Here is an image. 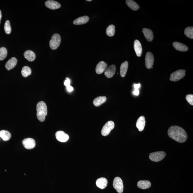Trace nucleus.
Masks as SVG:
<instances>
[{
    "instance_id": "obj_1",
    "label": "nucleus",
    "mask_w": 193,
    "mask_h": 193,
    "mask_svg": "<svg viewBox=\"0 0 193 193\" xmlns=\"http://www.w3.org/2000/svg\"><path fill=\"white\" fill-rule=\"evenodd\" d=\"M168 135L170 138L179 143L185 142L188 137L184 129L177 126H171L168 131Z\"/></svg>"
},
{
    "instance_id": "obj_2",
    "label": "nucleus",
    "mask_w": 193,
    "mask_h": 193,
    "mask_svg": "<svg viewBox=\"0 0 193 193\" xmlns=\"http://www.w3.org/2000/svg\"><path fill=\"white\" fill-rule=\"evenodd\" d=\"M37 111L38 119L40 122L44 121L47 114V106L44 102L40 101L38 103Z\"/></svg>"
},
{
    "instance_id": "obj_3",
    "label": "nucleus",
    "mask_w": 193,
    "mask_h": 193,
    "mask_svg": "<svg viewBox=\"0 0 193 193\" xmlns=\"http://www.w3.org/2000/svg\"><path fill=\"white\" fill-rule=\"evenodd\" d=\"M61 37L59 34L56 33L53 35L50 42V47L51 49H57L61 44Z\"/></svg>"
},
{
    "instance_id": "obj_4",
    "label": "nucleus",
    "mask_w": 193,
    "mask_h": 193,
    "mask_svg": "<svg viewBox=\"0 0 193 193\" xmlns=\"http://www.w3.org/2000/svg\"><path fill=\"white\" fill-rule=\"evenodd\" d=\"M185 72L186 71L184 69L176 71L171 75L170 80L173 82H176L180 80L185 76Z\"/></svg>"
},
{
    "instance_id": "obj_5",
    "label": "nucleus",
    "mask_w": 193,
    "mask_h": 193,
    "mask_svg": "<svg viewBox=\"0 0 193 193\" xmlns=\"http://www.w3.org/2000/svg\"><path fill=\"white\" fill-rule=\"evenodd\" d=\"M149 158L151 161L153 162H159L163 160L165 157V152L163 151H159L149 153Z\"/></svg>"
},
{
    "instance_id": "obj_6",
    "label": "nucleus",
    "mask_w": 193,
    "mask_h": 193,
    "mask_svg": "<svg viewBox=\"0 0 193 193\" xmlns=\"http://www.w3.org/2000/svg\"><path fill=\"white\" fill-rule=\"evenodd\" d=\"M114 124L112 121H109L103 126L101 131L102 135L104 136H107L110 134L111 131L114 128Z\"/></svg>"
},
{
    "instance_id": "obj_7",
    "label": "nucleus",
    "mask_w": 193,
    "mask_h": 193,
    "mask_svg": "<svg viewBox=\"0 0 193 193\" xmlns=\"http://www.w3.org/2000/svg\"><path fill=\"white\" fill-rule=\"evenodd\" d=\"M113 187L119 193H122L124 190L122 180L119 177H116L113 182Z\"/></svg>"
},
{
    "instance_id": "obj_8",
    "label": "nucleus",
    "mask_w": 193,
    "mask_h": 193,
    "mask_svg": "<svg viewBox=\"0 0 193 193\" xmlns=\"http://www.w3.org/2000/svg\"><path fill=\"white\" fill-rule=\"evenodd\" d=\"M154 58L153 54L151 53L148 52L147 53L145 57V65L148 69L153 68Z\"/></svg>"
},
{
    "instance_id": "obj_9",
    "label": "nucleus",
    "mask_w": 193,
    "mask_h": 193,
    "mask_svg": "<svg viewBox=\"0 0 193 193\" xmlns=\"http://www.w3.org/2000/svg\"><path fill=\"white\" fill-rule=\"evenodd\" d=\"M24 146L26 149H33L36 146V142L32 138H26L22 142Z\"/></svg>"
},
{
    "instance_id": "obj_10",
    "label": "nucleus",
    "mask_w": 193,
    "mask_h": 193,
    "mask_svg": "<svg viewBox=\"0 0 193 193\" xmlns=\"http://www.w3.org/2000/svg\"><path fill=\"white\" fill-rule=\"evenodd\" d=\"M56 136L57 139L61 142H67L69 138V135L68 134L62 131H57L56 133Z\"/></svg>"
},
{
    "instance_id": "obj_11",
    "label": "nucleus",
    "mask_w": 193,
    "mask_h": 193,
    "mask_svg": "<svg viewBox=\"0 0 193 193\" xmlns=\"http://www.w3.org/2000/svg\"><path fill=\"white\" fill-rule=\"evenodd\" d=\"M116 71V66L112 64L106 68L104 71V75L108 78H112L115 74Z\"/></svg>"
},
{
    "instance_id": "obj_12",
    "label": "nucleus",
    "mask_w": 193,
    "mask_h": 193,
    "mask_svg": "<svg viewBox=\"0 0 193 193\" xmlns=\"http://www.w3.org/2000/svg\"><path fill=\"white\" fill-rule=\"evenodd\" d=\"M45 4L47 8L52 10L59 9L61 7L60 3L54 1H46Z\"/></svg>"
},
{
    "instance_id": "obj_13",
    "label": "nucleus",
    "mask_w": 193,
    "mask_h": 193,
    "mask_svg": "<svg viewBox=\"0 0 193 193\" xmlns=\"http://www.w3.org/2000/svg\"><path fill=\"white\" fill-rule=\"evenodd\" d=\"M107 64L104 61H100L96 67V72L98 74L102 73L107 67Z\"/></svg>"
},
{
    "instance_id": "obj_14",
    "label": "nucleus",
    "mask_w": 193,
    "mask_h": 193,
    "mask_svg": "<svg viewBox=\"0 0 193 193\" xmlns=\"http://www.w3.org/2000/svg\"><path fill=\"white\" fill-rule=\"evenodd\" d=\"M146 120L145 117L141 116L138 118L136 122V127L140 132L143 131L145 128Z\"/></svg>"
},
{
    "instance_id": "obj_15",
    "label": "nucleus",
    "mask_w": 193,
    "mask_h": 193,
    "mask_svg": "<svg viewBox=\"0 0 193 193\" xmlns=\"http://www.w3.org/2000/svg\"><path fill=\"white\" fill-rule=\"evenodd\" d=\"M134 48L136 55L138 57H141L142 53V46L139 40H135L134 43Z\"/></svg>"
},
{
    "instance_id": "obj_16",
    "label": "nucleus",
    "mask_w": 193,
    "mask_h": 193,
    "mask_svg": "<svg viewBox=\"0 0 193 193\" xmlns=\"http://www.w3.org/2000/svg\"><path fill=\"white\" fill-rule=\"evenodd\" d=\"M17 63V59L15 57H12L6 63L5 65V68L8 70H10L15 67Z\"/></svg>"
},
{
    "instance_id": "obj_17",
    "label": "nucleus",
    "mask_w": 193,
    "mask_h": 193,
    "mask_svg": "<svg viewBox=\"0 0 193 193\" xmlns=\"http://www.w3.org/2000/svg\"><path fill=\"white\" fill-rule=\"evenodd\" d=\"M108 181L107 179L104 177L98 179L96 180V184L98 188L103 189L107 187Z\"/></svg>"
},
{
    "instance_id": "obj_18",
    "label": "nucleus",
    "mask_w": 193,
    "mask_h": 193,
    "mask_svg": "<svg viewBox=\"0 0 193 193\" xmlns=\"http://www.w3.org/2000/svg\"><path fill=\"white\" fill-rule=\"evenodd\" d=\"M173 46L174 48L178 51L186 52L188 50V48L186 46L178 42H174L173 43Z\"/></svg>"
},
{
    "instance_id": "obj_19",
    "label": "nucleus",
    "mask_w": 193,
    "mask_h": 193,
    "mask_svg": "<svg viewBox=\"0 0 193 193\" xmlns=\"http://www.w3.org/2000/svg\"><path fill=\"white\" fill-rule=\"evenodd\" d=\"M142 32L146 40L148 41H152L153 39V34L151 30L149 29L144 28L142 29Z\"/></svg>"
},
{
    "instance_id": "obj_20",
    "label": "nucleus",
    "mask_w": 193,
    "mask_h": 193,
    "mask_svg": "<svg viewBox=\"0 0 193 193\" xmlns=\"http://www.w3.org/2000/svg\"><path fill=\"white\" fill-rule=\"evenodd\" d=\"M89 17L87 16H84L77 18L74 20L73 23L75 25L85 24L88 23L89 20Z\"/></svg>"
},
{
    "instance_id": "obj_21",
    "label": "nucleus",
    "mask_w": 193,
    "mask_h": 193,
    "mask_svg": "<svg viewBox=\"0 0 193 193\" xmlns=\"http://www.w3.org/2000/svg\"><path fill=\"white\" fill-rule=\"evenodd\" d=\"M24 56L25 58L29 61H34L36 57L35 53L30 50H27L25 52Z\"/></svg>"
},
{
    "instance_id": "obj_22",
    "label": "nucleus",
    "mask_w": 193,
    "mask_h": 193,
    "mask_svg": "<svg viewBox=\"0 0 193 193\" xmlns=\"http://www.w3.org/2000/svg\"><path fill=\"white\" fill-rule=\"evenodd\" d=\"M128 61H126L122 63L120 67V75L122 77H124L126 74L128 70Z\"/></svg>"
},
{
    "instance_id": "obj_23",
    "label": "nucleus",
    "mask_w": 193,
    "mask_h": 193,
    "mask_svg": "<svg viewBox=\"0 0 193 193\" xmlns=\"http://www.w3.org/2000/svg\"><path fill=\"white\" fill-rule=\"evenodd\" d=\"M137 186L139 188L142 189H146L149 188L151 186V183L150 181H138Z\"/></svg>"
},
{
    "instance_id": "obj_24",
    "label": "nucleus",
    "mask_w": 193,
    "mask_h": 193,
    "mask_svg": "<svg viewBox=\"0 0 193 193\" xmlns=\"http://www.w3.org/2000/svg\"><path fill=\"white\" fill-rule=\"evenodd\" d=\"M107 100V98L105 96H100L96 97L93 100L94 105L96 107H98L100 105L104 103Z\"/></svg>"
},
{
    "instance_id": "obj_25",
    "label": "nucleus",
    "mask_w": 193,
    "mask_h": 193,
    "mask_svg": "<svg viewBox=\"0 0 193 193\" xmlns=\"http://www.w3.org/2000/svg\"><path fill=\"white\" fill-rule=\"evenodd\" d=\"M126 3L127 6L132 10L136 11L139 9V5L132 0H127L126 1Z\"/></svg>"
},
{
    "instance_id": "obj_26",
    "label": "nucleus",
    "mask_w": 193,
    "mask_h": 193,
    "mask_svg": "<svg viewBox=\"0 0 193 193\" xmlns=\"http://www.w3.org/2000/svg\"><path fill=\"white\" fill-rule=\"evenodd\" d=\"M0 137L5 141H8L10 139L11 135L7 131L1 130L0 131Z\"/></svg>"
},
{
    "instance_id": "obj_27",
    "label": "nucleus",
    "mask_w": 193,
    "mask_h": 193,
    "mask_svg": "<svg viewBox=\"0 0 193 193\" xmlns=\"http://www.w3.org/2000/svg\"><path fill=\"white\" fill-rule=\"evenodd\" d=\"M115 26L114 25H110L106 29V33L108 36L112 37L115 34Z\"/></svg>"
},
{
    "instance_id": "obj_28",
    "label": "nucleus",
    "mask_w": 193,
    "mask_h": 193,
    "mask_svg": "<svg viewBox=\"0 0 193 193\" xmlns=\"http://www.w3.org/2000/svg\"><path fill=\"white\" fill-rule=\"evenodd\" d=\"M31 69L28 66L24 67L21 71L22 75L24 77H26L30 75L31 74Z\"/></svg>"
},
{
    "instance_id": "obj_29",
    "label": "nucleus",
    "mask_w": 193,
    "mask_h": 193,
    "mask_svg": "<svg viewBox=\"0 0 193 193\" xmlns=\"http://www.w3.org/2000/svg\"><path fill=\"white\" fill-rule=\"evenodd\" d=\"M185 34L187 37L190 39L193 38V27L192 26H189L186 28L184 31Z\"/></svg>"
},
{
    "instance_id": "obj_30",
    "label": "nucleus",
    "mask_w": 193,
    "mask_h": 193,
    "mask_svg": "<svg viewBox=\"0 0 193 193\" xmlns=\"http://www.w3.org/2000/svg\"><path fill=\"white\" fill-rule=\"evenodd\" d=\"M7 55V50L5 47L0 48V60L3 61L6 58Z\"/></svg>"
},
{
    "instance_id": "obj_31",
    "label": "nucleus",
    "mask_w": 193,
    "mask_h": 193,
    "mask_svg": "<svg viewBox=\"0 0 193 193\" xmlns=\"http://www.w3.org/2000/svg\"><path fill=\"white\" fill-rule=\"evenodd\" d=\"M4 29H5V33L7 34H10L12 29H11L10 23L9 20H7L5 22V26H4Z\"/></svg>"
},
{
    "instance_id": "obj_32",
    "label": "nucleus",
    "mask_w": 193,
    "mask_h": 193,
    "mask_svg": "<svg viewBox=\"0 0 193 193\" xmlns=\"http://www.w3.org/2000/svg\"><path fill=\"white\" fill-rule=\"evenodd\" d=\"M186 100L191 105H193V95H188L186 96Z\"/></svg>"
},
{
    "instance_id": "obj_33",
    "label": "nucleus",
    "mask_w": 193,
    "mask_h": 193,
    "mask_svg": "<svg viewBox=\"0 0 193 193\" xmlns=\"http://www.w3.org/2000/svg\"><path fill=\"white\" fill-rule=\"evenodd\" d=\"M70 80L69 78H67L66 80H65V81H64V85L66 87L69 86L70 85Z\"/></svg>"
},
{
    "instance_id": "obj_34",
    "label": "nucleus",
    "mask_w": 193,
    "mask_h": 193,
    "mask_svg": "<svg viewBox=\"0 0 193 193\" xmlns=\"http://www.w3.org/2000/svg\"><path fill=\"white\" fill-rule=\"evenodd\" d=\"M67 90L69 92H72L73 90V88L72 87L69 85V86L66 87Z\"/></svg>"
},
{
    "instance_id": "obj_35",
    "label": "nucleus",
    "mask_w": 193,
    "mask_h": 193,
    "mask_svg": "<svg viewBox=\"0 0 193 193\" xmlns=\"http://www.w3.org/2000/svg\"><path fill=\"white\" fill-rule=\"evenodd\" d=\"M133 93L135 96H138L139 94V91L138 89H135V90L133 91Z\"/></svg>"
},
{
    "instance_id": "obj_36",
    "label": "nucleus",
    "mask_w": 193,
    "mask_h": 193,
    "mask_svg": "<svg viewBox=\"0 0 193 193\" xmlns=\"http://www.w3.org/2000/svg\"><path fill=\"white\" fill-rule=\"evenodd\" d=\"M141 84H140L138 83V84H135L134 85V87L135 88V89H139V87H140Z\"/></svg>"
},
{
    "instance_id": "obj_37",
    "label": "nucleus",
    "mask_w": 193,
    "mask_h": 193,
    "mask_svg": "<svg viewBox=\"0 0 193 193\" xmlns=\"http://www.w3.org/2000/svg\"><path fill=\"white\" fill-rule=\"evenodd\" d=\"M2 12H1V11L0 10V23H1V18H2Z\"/></svg>"
},
{
    "instance_id": "obj_38",
    "label": "nucleus",
    "mask_w": 193,
    "mask_h": 193,
    "mask_svg": "<svg viewBox=\"0 0 193 193\" xmlns=\"http://www.w3.org/2000/svg\"><path fill=\"white\" fill-rule=\"evenodd\" d=\"M87 1H88V2H91V1H92V0H87Z\"/></svg>"
}]
</instances>
